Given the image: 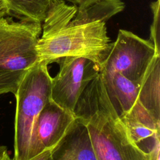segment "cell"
Listing matches in <instances>:
<instances>
[{
  "label": "cell",
  "mask_w": 160,
  "mask_h": 160,
  "mask_svg": "<svg viewBox=\"0 0 160 160\" xmlns=\"http://www.w3.org/2000/svg\"><path fill=\"white\" fill-rule=\"evenodd\" d=\"M76 5L64 0H52L36 44L38 62L48 65L67 56L84 57L99 66L111 44L104 22H73Z\"/></svg>",
  "instance_id": "cell-1"
},
{
  "label": "cell",
  "mask_w": 160,
  "mask_h": 160,
  "mask_svg": "<svg viewBox=\"0 0 160 160\" xmlns=\"http://www.w3.org/2000/svg\"><path fill=\"white\" fill-rule=\"evenodd\" d=\"M87 127L98 160H150L130 138L107 94L101 72L85 88L73 111Z\"/></svg>",
  "instance_id": "cell-2"
},
{
  "label": "cell",
  "mask_w": 160,
  "mask_h": 160,
  "mask_svg": "<svg viewBox=\"0 0 160 160\" xmlns=\"http://www.w3.org/2000/svg\"><path fill=\"white\" fill-rule=\"evenodd\" d=\"M51 81L48 64L38 62L26 72L18 88L14 94L13 160H29L42 151L36 138V125L41 111L51 99Z\"/></svg>",
  "instance_id": "cell-3"
},
{
  "label": "cell",
  "mask_w": 160,
  "mask_h": 160,
  "mask_svg": "<svg viewBox=\"0 0 160 160\" xmlns=\"http://www.w3.org/2000/svg\"><path fill=\"white\" fill-rule=\"evenodd\" d=\"M41 31L40 22L0 19V73L25 74L38 62L36 44Z\"/></svg>",
  "instance_id": "cell-4"
},
{
  "label": "cell",
  "mask_w": 160,
  "mask_h": 160,
  "mask_svg": "<svg viewBox=\"0 0 160 160\" xmlns=\"http://www.w3.org/2000/svg\"><path fill=\"white\" fill-rule=\"evenodd\" d=\"M155 54L154 46L149 39L121 29L115 41L111 42L100 71L118 72L139 84Z\"/></svg>",
  "instance_id": "cell-5"
},
{
  "label": "cell",
  "mask_w": 160,
  "mask_h": 160,
  "mask_svg": "<svg viewBox=\"0 0 160 160\" xmlns=\"http://www.w3.org/2000/svg\"><path fill=\"white\" fill-rule=\"evenodd\" d=\"M59 69L52 78L51 99L73 113L75 106L88 85L100 73V66L92 60L77 56L58 59Z\"/></svg>",
  "instance_id": "cell-6"
},
{
  "label": "cell",
  "mask_w": 160,
  "mask_h": 160,
  "mask_svg": "<svg viewBox=\"0 0 160 160\" xmlns=\"http://www.w3.org/2000/svg\"><path fill=\"white\" fill-rule=\"evenodd\" d=\"M75 119L72 112L61 108L51 99L48 101L41 111L36 125V138L42 151L52 148Z\"/></svg>",
  "instance_id": "cell-7"
},
{
  "label": "cell",
  "mask_w": 160,
  "mask_h": 160,
  "mask_svg": "<svg viewBox=\"0 0 160 160\" xmlns=\"http://www.w3.org/2000/svg\"><path fill=\"white\" fill-rule=\"evenodd\" d=\"M100 72L109 99L119 116L126 114L143 115L149 113L139 99V84L118 72Z\"/></svg>",
  "instance_id": "cell-8"
},
{
  "label": "cell",
  "mask_w": 160,
  "mask_h": 160,
  "mask_svg": "<svg viewBox=\"0 0 160 160\" xmlns=\"http://www.w3.org/2000/svg\"><path fill=\"white\" fill-rule=\"evenodd\" d=\"M51 160H98L86 126L78 119L52 148Z\"/></svg>",
  "instance_id": "cell-9"
},
{
  "label": "cell",
  "mask_w": 160,
  "mask_h": 160,
  "mask_svg": "<svg viewBox=\"0 0 160 160\" xmlns=\"http://www.w3.org/2000/svg\"><path fill=\"white\" fill-rule=\"evenodd\" d=\"M139 99L156 121L160 123V55L155 54L139 84Z\"/></svg>",
  "instance_id": "cell-10"
},
{
  "label": "cell",
  "mask_w": 160,
  "mask_h": 160,
  "mask_svg": "<svg viewBox=\"0 0 160 160\" xmlns=\"http://www.w3.org/2000/svg\"><path fill=\"white\" fill-rule=\"evenodd\" d=\"M122 0H100L92 5L78 9L71 21L74 23L85 24L94 22H106L110 18L124 10Z\"/></svg>",
  "instance_id": "cell-11"
},
{
  "label": "cell",
  "mask_w": 160,
  "mask_h": 160,
  "mask_svg": "<svg viewBox=\"0 0 160 160\" xmlns=\"http://www.w3.org/2000/svg\"><path fill=\"white\" fill-rule=\"evenodd\" d=\"M52 0H5L9 14L19 20H27L42 24Z\"/></svg>",
  "instance_id": "cell-12"
},
{
  "label": "cell",
  "mask_w": 160,
  "mask_h": 160,
  "mask_svg": "<svg viewBox=\"0 0 160 160\" xmlns=\"http://www.w3.org/2000/svg\"><path fill=\"white\" fill-rule=\"evenodd\" d=\"M150 8L152 21L150 26L149 40L154 46L156 54L160 55V0L152 1Z\"/></svg>",
  "instance_id": "cell-13"
},
{
  "label": "cell",
  "mask_w": 160,
  "mask_h": 160,
  "mask_svg": "<svg viewBox=\"0 0 160 160\" xmlns=\"http://www.w3.org/2000/svg\"><path fill=\"white\" fill-rule=\"evenodd\" d=\"M25 74L15 72L0 73V96L9 92L14 95Z\"/></svg>",
  "instance_id": "cell-14"
},
{
  "label": "cell",
  "mask_w": 160,
  "mask_h": 160,
  "mask_svg": "<svg viewBox=\"0 0 160 160\" xmlns=\"http://www.w3.org/2000/svg\"><path fill=\"white\" fill-rule=\"evenodd\" d=\"M150 160H159L160 159V141L159 136L152 139V144L148 151Z\"/></svg>",
  "instance_id": "cell-15"
},
{
  "label": "cell",
  "mask_w": 160,
  "mask_h": 160,
  "mask_svg": "<svg viewBox=\"0 0 160 160\" xmlns=\"http://www.w3.org/2000/svg\"><path fill=\"white\" fill-rule=\"evenodd\" d=\"M52 148L43 150L41 152L29 160H51Z\"/></svg>",
  "instance_id": "cell-16"
},
{
  "label": "cell",
  "mask_w": 160,
  "mask_h": 160,
  "mask_svg": "<svg viewBox=\"0 0 160 160\" xmlns=\"http://www.w3.org/2000/svg\"><path fill=\"white\" fill-rule=\"evenodd\" d=\"M100 0H76L78 9L86 8Z\"/></svg>",
  "instance_id": "cell-17"
},
{
  "label": "cell",
  "mask_w": 160,
  "mask_h": 160,
  "mask_svg": "<svg viewBox=\"0 0 160 160\" xmlns=\"http://www.w3.org/2000/svg\"><path fill=\"white\" fill-rule=\"evenodd\" d=\"M9 15V10L5 0H0V19Z\"/></svg>",
  "instance_id": "cell-18"
},
{
  "label": "cell",
  "mask_w": 160,
  "mask_h": 160,
  "mask_svg": "<svg viewBox=\"0 0 160 160\" xmlns=\"http://www.w3.org/2000/svg\"><path fill=\"white\" fill-rule=\"evenodd\" d=\"M0 160H13V158L12 159L10 156L9 155L8 151H6V152L4 153V154L1 156V158H0Z\"/></svg>",
  "instance_id": "cell-19"
},
{
  "label": "cell",
  "mask_w": 160,
  "mask_h": 160,
  "mask_svg": "<svg viewBox=\"0 0 160 160\" xmlns=\"http://www.w3.org/2000/svg\"><path fill=\"white\" fill-rule=\"evenodd\" d=\"M6 151H8L6 146L0 145V158H1V156L4 154V153L6 152Z\"/></svg>",
  "instance_id": "cell-20"
},
{
  "label": "cell",
  "mask_w": 160,
  "mask_h": 160,
  "mask_svg": "<svg viewBox=\"0 0 160 160\" xmlns=\"http://www.w3.org/2000/svg\"><path fill=\"white\" fill-rule=\"evenodd\" d=\"M65 1H68V2H72L74 0H64Z\"/></svg>",
  "instance_id": "cell-21"
}]
</instances>
